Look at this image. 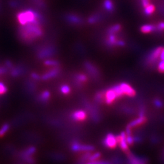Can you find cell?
<instances>
[{
	"label": "cell",
	"instance_id": "44",
	"mask_svg": "<svg viewBox=\"0 0 164 164\" xmlns=\"http://www.w3.org/2000/svg\"><path fill=\"white\" fill-rule=\"evenodd\" d=\"M159 59H160V60H164V47H162Z\"/></svg>",
	"mask_w": 164,
	"mask_h": 164
},
{
	"label": "cell",
	"instance_id": "5",
	"mask_svg": "<svg viewBox=\"0 0 164 164\" xmlns=\"http://www.w3.org/2000/svg\"><path fill=\"white\" fill-rule=\"evenodd\" d=\"M162 49V47L159 46L151 52V54L148 56L147 59V63L148 65H153L157 61L160 57Z\"/></svg>",
	"mask_w": 164,
	"mask_h": 164
},
{
	"label": "cell",
	"instance_id": "40",
	"mask_svg": "<svg viewBox=\"0 0 164 164\" xmlns=\"http://www.w3.org/2000/svg\"><path fill=\"white\" fill-rule=\"evenodd\" d=\"M8 68L6 66H2V67H0V75H2L5 74L7 72Z\"/></svg>",
	"mask_w": 164,
	"mask_h": 164
},
{
	"label": "cell",
	"instance_id": "19",
	"mask_svg": "<svg viewBox=\"0 0 164 164\" xmlns=\"http://www.w3.org/2000/svg\"><path fill=\"white\" fill-rule=\"evenodd\" d=\"M75 80L77 82L78 85H80L88 80V77L84 74H78L75 75Z\"/></svg>",
	"mask_w": 164,
	"mask_h": 164
},
{
	"label": "cell",
	"instance_id": "35",
	"mask_svg": "<svg viewBox=\"0 0 164 164\" xmlns=\"http://www.w3.org/2000/svg\"><path fill=\"white\" fill-rule=\"evenodd\" d=\"M7 89L6 86L4 85L3 83L0 82V95L4 94L7 92Z\"/></svg>",
	"mask_w": 164,
	"mask_h": 164
},
{
	"label": "cell",
	"instance_id": "14",
	"mask_svg": "<svg viewBox=\"0 0 164 164\" xmlns=\"http://www.w3.org/2000/svg\"><path fill=\"white\" fill-rule=\"evenodd\" d=\"M86 113L83 110H78L75 111L72 115V117L75 121H83L86 119Z\"/></svg>",
	"mask_w": 164,
	"mask_h": 164
},
{
	"label": "cell",
	"instance_id": "3",
	"mask_svg": "<svg viewBox=\"0 0 164 164\" xmlns=\"http://www.w3.org/2000/svg\"><path fill=\"white\" fill-rule=\"evenodd\" d=\"M57 52V49L53 46H48L41 48L37 52V57L40 60L46 59L53 56Z\"/></svg>",
	"mask_w": 164,
	"mask_h": 164
},
{
	"label": "cell",
	"instance_id": "23",
	"mask_svg": "<svg viewBox=\"0 0 164 164\" xmlns=\"http://www.w3.org/2000/svg\"><path fill=\"white\" fill-rule=\"evenodd\" d=\"M100 18H101V16L99 14H93L91 16H90L89 17V18L88 19V23L90 24H93L99 21Z\"/></svg>",
	"mask_w": 164,
	"mask_h": 164
},
{
	"label": "cell",
	"instance_id": "6",
	"mask_svg": "<svg viewBox=\"0 0 164 164\" xmlns=\"http://www.w3.org/2000/svg\"><path fill=\"white\" fill-rule=\"evenodd\" d=\"M117 144V137L112 133L108 134L103 140V145L108 148H115Z\"/></svg>",
	"mask_w": 164,
	"mask_h": 164
},
{
	"label": "cell",
	"instance_id": "29",
	"mask_svg": "<svg viewBox=\"0 0 164 164\" xmlns=\"http://www.w3.org/2000/svg\"><path fill=\"white\" fill-rule=\"evenodd\" d=\"M60 91L61 92L62 94L67 95V94H69L70 92V87L68 85H62L60 87Z\"/></svg>",
	"mask_w": 164,
	"mask_h": 164
},
{
	"label": "cell",
	"instance_id": "39",
	"mask_svg": "<svg viewBox=\"0 0 164 164\" xmlns=\"http://www.w3.org/2000/svg\"><path fill=\"white\" fill-rule=\"evenodd\" d=\"M30 77H32L34 80H39L40 79H41V77L38 74L35 72H32V74H31Z\"/></svg>",
	"mask_w": 164,
	"mask_h": 164
},
{
	"label": "cell",
	"instance_id": "15",
	"mask_svg": "<svg viewBox=\"0 0 164 164\" xmlns=\"http://www.w3.org/2000/svg\"><path fill=\"white\" fill-rule=\"evenodd\" d=\"M146 121H147V119H146L145 116H139V118H137V119H135L134 121L131 122L128 126L132 128L137 126L142 125V124L145 123Z\"/></svg>",
	"mask_w": 164,
	"mask_h": 164
},
{
	"label": "cell",
	"instance_id": "2",
	"mask_svg": "<svg viewBox=\"0 0 164 164\" xmlns=\"http://www.w3.org/2000/svg\"><path fill=\"white\" fill-rule=\"evenodd\" d=\"M17 19L21 25H24L27 23H31L36 20L35 11L29 9L19 12L17 14Z\"/></svg>",
	"mask_w": 164,
	"mask_h": 164
},
{
	"label": "cell",
	"instance_id": "20",
	"mask_svg": "<svg viewBox=\"0 0 164 164\" xmlns=\"http://www.w3.org/2000/svg\"><path fill=\"white\" fill-rule=\"evenodd\" d=\"M121 29H122V26L121 24H114L108 28V29L107 30V33L108 35L115 34L117 32H119V31L121 30Z\"/></svg>",
	"mask_w": 164,
	"mask_h": 164
},
{
	"label": "cell",
	"instance_id": "36",
	"mask_svg": "<svg viewBox=\"0 0 164 164\" xmlns=\"http://www.w3.org/2000/svg\"><path fill=\"white\" fill-rule=\"evenodd\" d=\"M126 142L128 145H132L134 142V137L131 136V135H126Z\"/></svg>",
	"mask_w": 164,
	"mask_h": 164
},
{
	"label": "cell",
	"instance_id": "8",
	"mask_svg": "<svg viewBox=\"0 0 164 164\" xmlns=\"http://www.w3.org/2000/svg\"><path fill=\"white\" fill-rule=\"evenodd\" d=\"M117 142L121 148L125 152L128 151V144L126 142V134L125 132H121V134L117 136Z\"/></svg>",
	"mask_w": 164,
	"mask_h": 164
},
{
	"label": "cell",
	"instance_id": "28",
	"mask_svg": "<svg viewBox=\"0 0 164 164\" xmlns=\"http://www.w3.org/2000/svg\"><path fill=\"white\" fill-rule=\"evenodd\" d=\"M9 127L10 126L8 123L4 124L3 126L1 127V130H0V137H3L9 129Z\"/></svg>",
	"mask_w": 164,
	"mask_h": 164
},
{
	"label": "cell",
	"instance_id": "43",
	"mask_svg": "<svg viewBox=\"0 0 164 164\" xmlns=\"http://www.w3.org/2000/svg\"><path fill=\"white\" fill-rule=\"evenodd\" d=\"M143 7L145 8L150 4V0H141Z\"/></svg>",
	"mask_w": 164,
	"mask_h": 164
},
{
	"label": "cell",
	"instance_id": "22",
	"mask_svg": "<svg viewBox=\"0 0 164 164\" xmlns=\"http://www.w3.org/2000/svg\"><path fill=\"white\" fill-rule=\"evenodd\" d=\"M23 72V69L20 66H18V67L14 68L13 67L12 68V70L11 72V74L12 76L13 77H18Z\"/></svg>",
	"mask_w": 164,
	"mask_h": 164
},
{
	"label": "cell",
	"instance_id": "27",
	"mask_svg": "<svg viewBox=\"0 0 164 164\" xmlns=\"http://www.w3.org/2000/svg\"><path fill=\"white\" fill-rule=\"evenodd\" d=\"M50 92L48 91H45L41 93V94L40 96V99L41 101L45 102V101H47L50 98Z\"/></svg>",
	"mask_w": 164,
	"mask_h": 164
},
{
	"label": "cell",
	"instance_id": "11",
	"mask_svg": "<svg viewBox=\"0 0 164 164\" xmlns=\"http://www.w3.org/2000/svg\"><path fill=\"white\" fill-rule=\"evenodd\" d=\"M104 98L105 103L107 105H111L117 99V96L116 93L111 88L106 91L104 94Z\"/></svg>",
	"mask_w": 164,
	"mask_h": 164
},
{
	"label": "cell",
	"instance_id": "17",
	"mask_svg": "<svg viewBox=\"0 0 164 164\" xmlns=\"http://www.w3.org/2000/svg\"><path fill=\"white\" fill-rule=\"evenodd\" d=\"M117 40L118 39L115 34H109L107 40L106 41V45L111 47L116 46Z\"/></svg>",
	"mask_w": 164,
	"mask_h": 164
},
{
	"label": "cell",
	"instance_id": "45",
	"mask_svg": "<svg viewBox=\"0 0 164 164\" xmlns=\"http://www.w3.org/2000/svg\"><path fill=\"white\" fill-rule=\"evenodd\" d=\"M126 135H131V128L127 126L126 129Z\"/></svg>",
	"mask_w": 164,
	"mask_h": 164
},
{
	"label": "cell",
	"instance_id": "26",
	"mask_svg": "<svg viewBox=\"0 0 164 164\" xmlns=\"http://www.w3.org/2000/svg\"><path fill=\"white\" fill-rule=\"evenodd\" d=\"M112 89L114 90L115 93H116L117 98H120V97H122L124 95L122 89L121 87H120V85H115L112 88Z\"/></svg>",
	"mask_w": 164,
	"mask_h": 164
},
{
	"label": "cell",
	"instance_id": "25",
	"mask_svg": "<svg viewBox=\"0 0 164 164\" xmlns=\"http://www.w3.org/2000/svg\"><path fill=\"white\" fill-rule=\"evenodd\" d=\"M44 64L47 66H53V67H58L60 65L59 61L55 60H46L44 61Z\"/></svg>",
	"mask_w": 164,
	"mask_h": 164
},
{
	"label": "cell",
	"instance_id": "21",
	"mask_svg": "<svg viewBox=\"0 0 164 164\" xmlns=\"http://www.w3.org/2000/svg\"><path fill=\"white\" fill-rule=\"evenodd\" d=\"M35 151H36V148L35 147H29L28 149H26L24 151V153L22 154V157L25 159L26 158L30 157L34 153H35Z\"/></svg>",
	"mask_w": 164,
	"mask_h": 164
},
{
	"label": "cell",
	"instance_id": "37",
	"mask_svg": "<svg viewBox=\"0 0 164 164\" xmlns=\"http://www.w3.org/2000/svg\"><path fill=\"white\" fill-rule=\"evenodd\" d=\"M91 164H113L107 161H95L90 162Z\"/></svg>",
	"mask_w": 164,
	"mask_h": 164
},
{
	"label": "cell",
	"instance_id": "41",
	"mask_svg": "<svg viewBox=\"0 0 164 164\" xmlns=\"http://www.w3.org/2000/svg\"><path fill=\"white\" fill-rule=\"evenodd\" d=\"M125 45H126V43L123 40H117L116 46H125Z\"/></svg>",
	"mask_w": 164,
	"mask_h": 164
},
{
	"label": "cell",
	"instance_id": "31",
	"mask_svg": "<svg viewBox=\"0 0 164 164\" xmlns=\"http://www.w3.org/2000/svg\"><path fill=\"white\" fill-rule=\"evenodd\" d=\"M100 157H101L100 153H99V152L98 153H95L94 154L91 155L90 158H89V161L90 162L95 161H97L98 159H99Z\"/></svg>",
	"mask_w": 164,
	"mask_h": 164
},
{
	"label": "cell",
	"instance_id": "12",
	"mask_svg": "<svg viewBox=\"0 0 164 164\" xmlns=\"http://www.w3.org/2000/svg\"><path fill=\"white\" fill-rule=\"evenodd\" d=\"M84 66H85V69L87 70V71L91 74L92 76L97 77L99 75V72L96 66L91 63L90 61H86L84 63Z\"/></svg>",
	"mask_w": 164,
	"mask_h": 164
},
{
	"label": "cell",
	"instance_id": "34",
	"mask_svg": "<svg viewBox=\"0 0 164 164\" xmlns=\"http://www.w3.org/2000/svg\"><path fill=\"white\" fill-rule=\"evenodd\" d=\"M153 103H154V105L156 106V107L159 108L163 107V103L162 101L160 99H154Z\"/></svg>",
	"mask_w": 164,
	"mask_h": 164
},
{
	"label": "cell",
	"instance_id": "4",
	"mask_svg": "<svg viewBox=\"0 0 164 164\" xmlns=\"http://www.w3.org/2000/svg\"><path fill=\"white\" fill-rule=\"evenodd\" d=\"M71 150L74 152L86 151L90 152L94 150V147L90 145H82L77 142H74L71 145Z\"/></svg>",
	"mask_w": 164,
	"mask_h": 164
},
{
	"label": "cell",
	"instance_id": "30",
	"mask_svg": "<svg viewBox=\"0 0 164 164\" xmlns=\"http://www.w3.org/2000/svg\"><path fill=\"white\" fill-rule=\"evenodd\" d=\"M104 97V94L101 92H97L96 96H95V100L96 101H97V103H101L103 101V99Z\"/></svg>",
	"mask_w": 164,
	"mask_h": 164
},
{
	"label": "cell",
	"instance_id": "9",
	"mask_svg": "<svg viewBox=\"0 0 164 164\" xmlns=\"http://www.w3.org/2000/svg\"><path fill=\"white\" fill-rule=\"evenodd\" d=\"M129 159V164H147V159L137 157L131 153H126Z\"/></svg>",
	"mask_w": 164,
	"mask_h": 164
},
{
	"label": "cell",
	"instance_id": "10",
	"mask_svg": "<svg viewBox=\"0 0 164 164\" xmlns=\"http://www.w3.org/2000/svg\"><path fill=\"white\" fill-rule=\"evenodd\" d=\"M120 87L122 89L123 94L129 97H134L136 96V92L129 84L126 83H122L120 84Z\"/></svg>",
	"mask_w": 164,
	"mask_h": 164
},
{
	"label": "cell",
	"instance_id": "33",
	"mask_svg": "<svg viewBox=\"0 0 164 164\" xmlns=\"http://www.w3.org/2000/svg\"><path fill=\"white\" fill-rule=\"evenodd\" d=\"M157 69L159 72L164 73V60H161L157 66Z\"/></svg>",
	"mask_w": 164,
	"mask_h": 164
},
{
	"label": "cell",
	"instance_id": "16",
	"mask_svg": "<svg viewBox=\"0 0 164 164\" xmlns=\"http://www.w3.org/2000/svg\"><path fill=\"white\" fill-rule=\"evenodd\" d=\"M140 31L144 34H148L153 32H156V27L153 24H145L141 26Z\"/></svg>",
	"mask_w": 164,
	"mask_h": 164
},
{
	"label": "cell",
	"instance_id": "46",
	"mask_svg": "<svg viewBox=\"0 0 164 164\" xmlns=\"http://www.w3.org/2000/svg\"><path fill=\"white\" fill-rule=\"evenodd\" d=\"M87 164H91V162H90V163H87Z\"/></svg>",
	"mask_w": 164,
	"mask_h": 164
},
{
	"label": "cell",
	"instance_id": "18",
	"mask_svg": "<svg viewBox=\"0 0 164 164\" xmlns=\"http://www.w3.org/2000/svg\"><path fill=\"white\" fill-rule=\"evenodd\" d=\"M103 7L105 10L109 12H113L115 8L112 0H105L103 2Z\"/></svg>",
	"mask_w": 164,
	"mask_h": 164
},
{
	"label": "cell",
	"instance_id": "32",
	"mask_svg": "<svg viewBox=\"0 0 164 164\" xmlns=\"http://www.w3.org/2000/svg\"><path fill=\"white\" fill-rule=\"evenodd\" d=\"M156 32H163L164 31V21L159 23L156 26Z\"/></svg>",
	"mask_w": 164,
	"mask_h": 164
},
{
	"label": "cell",
	"instance_id": "24",
	"mask_svg": "<svg viewBox=\"0 0 164 164\" xmlns=\"http://www.w3.org/2000/svg\"><path fill=\"white\" fill-rule=\"evenodd\" d=\"M155 9H156V7L153 5V4H149L148 6H147L144 9V14L145 15L150 16L151 15H152L154 12L155 11Z\"/></svg>",
	"mask_w": 164,
	"mask_h": 164
},
{
	"label": "cell",
	"instance_id": "42",
	"mask_svg": "<svg viewBox=\"0 0 164 164\" xmlns=\"http://www.w3.org/2000/svg\"><path fill=\"white\" fill-rule=\"evenodd\" d=\"M5 66L6 67H7L8 69L9 68H10V69H12L13 68V65L12 63V62L9 60H7L5 62Z\"/></svg>",
	"mask_w": 164,
	"mask_h": 164
},
{
	"label": "cell",
	"instance_id": "7",
	"mask_svg": "<svg viewBox=\"0 0 164 164\" xmlns=\"http://www.w3.org/2000/svg\"><path fill=\"white\" fill-rule=\"evenodd\" d=\"M65 20L69 23L74 25H80L83 23V20L78 15L75 14H68L65 15Z\"/></svg>",
	"mask_w": 164,
	"mask_h": 164
},
{
	"label": "cell",
	"instance_id": "38",
	"mask_svg": "<svg viewBox=\"0 0 164 164\" xmlns=\"http://www.w3.org/2000/svg\"><path fill=\"white\" fill-rule=\"evenodd\" d=\"M10 5L11 7H16L20 5V3L18 1H17V0H12V1L10 2Z\"/></svg>",
	"mask_w": 164,
	"mask_h": 164
},
{
	"label": "cell",
	"instance_id": "1",
	"mask_svg": "<svg viewBox=\"0 0 164 164\" xmlns=\"http://www.w3.org/2000/svg\"><path fill=\"white\" fill-rule=\"evenodd\" d=\"M40 23L36 19L31 23L21 25L19 28V36L21 40L28 43L33 42L43 35Z\"/></svg>",
	"mask_w": 164,
	"mask_h": 164
},
{
	"label": "cell",
	"instance_id": "13",
	"mask_svg": "<svg viewBox=\"0 0 164 164\" xmlns=\"http://www.w3.org/2000/svg\"><path fill=\"white\" fill-rule=\"evenodd\" d=\"M60 69L58 67H55L54 69H51L49 71L44 74L41 77V79L43 80H47L51 79L57 77L60 73Z\"/></svg>",
	"mask_w": 164,
	"mask_h": 164
}]
</instances>
